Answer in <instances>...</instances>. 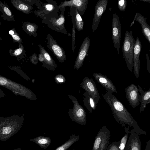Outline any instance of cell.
<instances>
[{
	"label": "cell",
	"mask_w": 150,
	"mask_h": 150,
	"mask_svg": "<svg viewBox=\"0 0 150 150\" xmlns=\"http://www.w3.org/2000/svg\"><path fill=\"white\" fill-rule=\"evenodd\" d=\"M110 136V132L106 126L99 150H106L107 146L110 143L109 140Z\"/></svg>",
	"instance_id": "d4e9b609"
},
{
	"label": "cell",
	"mask_w": 150,
	"mask_h": 150,
	"mask_svg": "<svg viewBox=\"0 0 150 150\" xmlns=\"http://www.w3.org/2000/svg\"><path fill=\"white\" fill-rule=\"evenodd\" d=\"M88 0H71L62 2L58 6V8H63L67 6L75 7L79 11V13L83 15L86 10Z\"/></svg>",
	"instance_id": "5bb4252c"
},
{
	"label": "cell",
	"mask_w": 150,
	"mask_h": 150,
	"mask_svg": "<svg viewBox=\"0 0 150 150\" xmlns=\"http://www.w3.org/2000/svg\"><path fill=\"white\" fill-rule=\"evenodd\" d=\"M126 98L129 104L133 108L138 106L140 102V95L137 86L132 83L125 89Z\"/></svg>",
	"instance_id": "ba28073f"
},
{
	"label": "cell",
	"mask_w": 150,
	"mask_h": 150,
	"mask_svg": "<svg viewBox=\"0 0 150 150\" xmlns=\"http://www.w3.org/2000/svg\"><path fill=\"white\" fill-rule=\"evenodd\" d=\"M1 25V21H0V25Z\"/></svg>",
	"instance_id": "f6af8a7d"
},
{
	"label": "cell",
	"mask_w": 150,
	"mask_h": 150,
	"mask_svg": "<svg viewBox=\"0 0 150 150\" xmlns=\"http://www.w3.org/2000/svg\"><path fill=\"white\" fill-rule=\"evenodd\" d=\"M79 139V136L72 134L64 143L57 147L55 150H66Z\"/></svg>",
	"instance_id": "484cf974"
},
{
	"label": "cell",
	"mask_w": 150,
	"mask_h": 150,
	"mask_svg": "<svg viewBox=\"0 0 150 150\" xmlns=\"http://www.w3.org/2000/svg\"><path fill=\"white\" fill-rule=\"evenodd\" d=\"M142 48L141 42L138 37H137L135 44L133 55V67L134 74L138 79L139 75L140 62L139 55Z\"/></svg>",
	"instance_id": "7c38bea8"
},
{
	"label": "cell",
	"mask_w": 150,
	"mask_h": 150,
	"mask_svg": "<svg viewBox=\"0 0 150 150\" xmlns=\"http://www.w3.org/2000/svg\"><path fill=\"white\" fill-rule=\"evenodd\" d=\"M138 91L141 93L140 112H142L146 107L147 104L150 103V88L148 91H144L139 85H138Z\"/></svg>",
	"instance_id": "ac0fdd59"
},
{
	"label": "cell",
	"mask_w": 150,
	"mask_h": 150,
	"mask_svg": "<svg viewBox=\"0 0 150 150\" xmlns=\"http://www.w3.org/2000/svg\"><path fill=\"white\" fill-rule=\"evenodd\" d=\"M124 150H130V146L128 142H127Z\"/></svg>",
	"instance_id": "ab89813d"
},
{
	"label": "cell",
	"mask_w": 150,
	"mask_h": 150,
	"mask_svg": "<svg viewBox=\"0 0 150 150\" xmlns=\"http://www.w3.org/2000/svg\"><path fill=\"white\" fill-rule=\"evenodd\" d=\"M125 134L124 136L120 140L119 146V150H124L127 142V140L129 134V127H124Z\"/></svg>",
	"instance_id": "f546056e"
},
{
	"label": "cell",
	"mask_w": 150,
	"mask_h": 150,
	"mask_svg": "<svg viewBox=\"0 0 150 150\" xmlns=\"http://www.w3.org/2000/svg\"><path fill=\"white\" fill-rule=\"evenodd\" d=\"M22 27L23 30L30 36H33L35 38L37 36L36 32L38 26L36 24L23 21Z\"/></svg>",
	"instance_id": "603a6c76"
},
{
	"label": "cell",
	"mask_w": 150,
	"mask_h": 150,
	"mask_svg": "<svg viewBox=\"0 0 150 150\" xmlns=\"http://www.w3.org/2000/svg\"><path fill=\"white\" fill-rule=\"evenodd\" d=\"M130 135L127 141L130 146V150H141V142L139 135L133 129L130 131Z\"/></svg>",
	"instance_id": "e0dca14e"
},
{
	"label": "cell",
	"mask_w": 150,
	"mask_h": 150,
	"mask_svg": "<svg viewBox=\"0 0 150 150\" xmlns=\"http://www.w3.org/2000/svg\"><path fill=\"white\" fill-rule=\"evenodd\" d=\"M103 97L111 108L113 116L118 123L123 127L127 125L129 127H132L139 135H146V132L140 128L131 114L114 95L107 91Z\"/></svg>",
	"instance_id": "6da1fadb"
},
{
	"label": "cell",
	"mask_w": 150,
	"mask_h": 150,
	"mask_svg": "<svg viewBox=\"0 0 150 150\" xmlns=\"http://www.w3.org/2000/svg\"><path fill=\"white\" fill-rule=\"evenodd\" d=\"M39 58H38V60L41 62H42V63L43 62L44 60V59L43 57V55L41 53H40L39 54Z\"/></svg>",
	"instance_id": "f35d334b"
},
{
	"label": "cell",
	"mask_w": 150,
	"mask_h": 150,
	"mask_svg": "<svg viewBox=\"0 0 150 150\" xmlns=\"http://www.w3.org/2000/svg\"><path fill=\"white\" fill-rule=\"evenodd\" d=\"M68 96L73 103L72 108L69 109L68 114L72 121L79 124L85 125L86 122V113L74 96L70 94Z\"/></svg>",
	"instance_id": "5b68a950"
},
{
	"label": "cell",
	"mask_w": 150,
	"mask_h": 150,
	"mask_svg": "<svg viewBox=\"0 0 150 150\" xmlns=\"http://www.w3.org/2000/svg\"><path fill=\"white\" fill-rule=\"evenodd\" d=\"M11 2L17 9L27 14L30 13L31 11L33 8L31 5L24 3L21 0H12Z\"/></svg>",
	"instance_id": "ffe728a7"
},
{
	"label": "cell",
	"mask_w": 150,
	"mask_h": 150,
	"mask_svg": "<svg viewBox=\"0 0 150 150\" xmlns=\"http://www.w3.org/2000/svg\"><path fill=\"white\" fill-rule=\"evenodd\" d=\"M39 47L40 53L42 54L44 59L42 66L52 71L54 70L57 67L55 62L40 44Z\"/></svg>",
	"instance_id": "9a60e30c"
},
{
	"label": "cell",
	"mask_w": 150,
	"mask_h": 150,
	"mask_svg": "<svg viewBox=\"0 0 150 150\" xmlns=\"http://www.w3.org/2000/svg\"><path fill=\"white\" fill-rule=\"evenodd\" d=\"M135 42L132 31L130 30V32L126 31L122 46V52L127 67L131 72L133 67L134 50Z\"/></svg>",
	"instance_id": "277c9868"
},
{
	"label": "cell",
	"mask_w": 150,
	"mask_h": 150,
	"mask_svg": "<svg viewBox=\"0 0 150 150\" xmlns=\"http://www.w3.org/2000/svg\"><path fill=\"white\" fill-rule=\"evenodd\" d=\"M121 31V25L118 16L116 13H114L112 15V40L114 47L117 49L118 54L120 52Z\"/></svg>",
	"instance_id": "8992f818"
},
{
	"label": "cell",
	"mask_w": 150,
	"mask_h": 150,
	"mask_svg": "<svg viewBox=\"0 0 150 150\" xmlns=\"http://www.w3.org/2000/svg\"><path fill=\"white\" fill-rule=\"evenodd\" d=\"M75 8V19L76 27V30L78 31H80L83 29L84 23L77 9Z\"/></svg>",
	"instance_id": "f1b7e54d"
},
{
	"label": "cell",
	"mask_w": 150,
	"mask_h": 150,
	"mask_svg": "<svg viewBox=\"0 0 150 150\" xmlns=\"http://www.w3.org/2000/svg\"><path fill=\"white\" fill-rule=\"evenodd\" d=\"M6 94L3 92L2 90L0 88V98L4 97Z\"/></svg>",
	"instance_id": "60d3db41"
},
{
	"label": "cell",
	"mask_w": 150,
	"mask_h": 150,
	"mask_svg": "<svg viewBox=\"0 0 150 150\" xmlns=\"http://www.w3.org/2000/svg\"><path fill=\"white\" fill-rule=\"evenodd\" d=\"M2 40V39L1 38L0 36V40Z\"/></svg>",
	"instance_id": "ee69618b"
},
{
	"label": "cell",
	"mask_w": 150,
	"mask_h": 150,
	"mask_svg": "<svg viewBox=\"0 0 150 150\" xmlns=\"http://www.w3.org/2000/svg\"><path fill=\"white\" fill-rule=\"evenodd\" d=\"M147 61V69L148 71L150 74V60L147 53L146 54Z\"/></svg>",
	"instance_id": "8d00e7d4"
},
{
	"label": "cell",
	"mask_w": 150,
	"mask_h": 150,
	"mask_svg": "<svg viewBox=\"0 0 150 150\" xmlns=\"http://www.w3.org/2000/svg\"><path fill=\"white\" fill-rule=\"evenodd\" d=\"M46 39L47 40V47L51 50L59 62L62 63L66 61L64 50L56 40L49 34L47 35Z\"/></svg>",
	"instance_id": "52a82bcc"
},
{
	"label": "cell",
	"mask_w": 150,
	"mask_h": 150,
	"mask_svg": "<svg viewBox=\"0 0 150 150\" xmlns=\"http://www.w3.org/2000/svg\"><path fill=\"white\" fill-rule=\"evenodd\" d=\"M141 1H144V2H148L149 3H150V1L149 0H140Z\"/></svg>",
	"instance_id": "b9f144b4"
},
{
	"label": "cell",
	"mask_w": 150,
	"mask_h": 150,
	"mask_svg": "<svg viewBox=\"0 0 150 150\" xmlns=\"http://www.w3.org/2000/svg\"><path fill=\"white\" fill-rule=\"evenodd\" d=\"M13 38V42H18V45L22 44V39L17 33L15 28H12L8 32Z\"/></svg>",
	"instance_id": "4dcf8cb0"
},
{
	"label": "cell",
	"mask_w": 150,
	"mask_h": 150,
	"mask_svg": "<svg viewBox=\"0 0 150 150\" xmlns=\"http://www.w3.org/2000/svg\"><path fill=\"white\" fill-rule=\"evenodd\" d=\"M0 86L9 89L16 96L20 95L30 100H36L37 99L36 96L30 90L1 75Z\"/></svg>",
	"instance_id": "3957f363"
},
{
	"label": "cell",
	"mask_w": 150,
	"mask_h": 150,
	"mask_svg": "<svg viewBox=\"0 0 150 150\" xmlns=\"http://www.w3.org/2000/svg\"><path fill=\"white\" fill-rule=\"evenodd\" d=\"M19 48L14 50L11 49H10L9 53L11 56L16 57L17 60L20 61L24 58L25 57H26V55L25 53V51L23 45L21 44L19 45Z\"/></svg>",
	"instance_id": "cb8c5ba5"
},
{
	"label": "cell",
	"mask_w": 150,
	"mask_h": 150,
	"mask_svg": "<svg viewBox=\"0 0 150 150\" xmlns=\"http://www.w3.org/2000/svg\"><path fill=\"white\" fill-rule=\"evenodd\" d=\"M83 95L84 105L89 112H93L97 106V103L94 98L87 92H85Z\"/></svg>",
	"instance_id": "d6986e66"
},
{
	"label": "cell",
	"mask_w": 150,
	"mask_h": 150,
	"mask_svg": "<svg viewBox=\"0 0 150 150\" xmlns=\"http://www.w3.org/2000/svg\"><path fill=\"white\" fill-rule=\"evenodd\" d=\"M90 44V39L87 36L84 40L79 50L74 69L78 70L82 66L85 57L88 54Z\"/></svg>",
	"instance_id": "30bf717a"
},
{
	"label": "cell",
	"mask_w": 150,
	"mask_h": 150,
	"mask_svg": "<svg viewBox=\"0 0 150 150\" xmlns=\"http://www.w3.org/2000/svg\"><path fill=\"white\" fill-rule=\"evenodd\" d=\"M75 15L72 14V51L74 53V50L76 48L75 46V42L76 40L75 38V27L76 26L75 21Z\"/></svg>",
	"instance_id": "1f68e13d"
},
{
	"label": "cell",
	"mask_w": 150,
	"mask_h": 150,
	"mask_svg": "<svg viewBox=\"0 0 150 150\" xmlns=\"http://www.w3.org/2000/svg\"><path fill=\"white\" fill-rule=\"evenodd\" d=\"M30 62L33 64L36 65L38 62V58L37 55L35 54H33L29 57Z\"/></svg>",
	"instance_id": "d590c367"
},
{
	"label": "cell",
	"mask_w": 150,
	"mask_h": 150,
	"mask_svg": "<svg viewBox=\"0 0 150 150\" xmlns=\"http://www.w3.org/2000/svg\"><path fill=\"white\" fill-rule=\"evenodd\" d=\"M4 4L0 1V11L3 15L1 16L3 18L4 20H7L8 21H15L14 15L10 9L9 6L5 2Z\"/></svg>",
	"instance_id": "44dd1931"
},
{
	"label": "cell",
	"mask_w": 150,
	"mask_h": 150,
	"mask_svg": "<svg viewBox=\"0 0 150 150\" xmlns=\"http://www.w3.org/2000/svg\"><path fill=\"white\" fill-rule=\"evenodd\" d=\"M22 150V148H20V147H19V148H18L17 149H13V150Z\"/></svg>",
	"instance_id": "7bdbcfd3"
},
{
	"label": "cell",
	"mask_w": 150,
	"mask_h": 150,
	"mask_svg": "<svg viewBox=\"0 0 150 150\" xmlns=\"http://www.w3.org/2000/svg\"><path fill=\"white\" fill-rule=\"evenodd\" d=\"M135 20L140 24L142 28V32L145 37L150 43V27L146 23V18H145L139 13L137 12L134 18Z\"/></svg>",
	"instance_id": "2e32d148"
},
{
	"label": "cell",
	"mask_w": 150,
	"mask_h": 150,
	"mask_svg": "<svg viewBox=\"0 0 150 150\" xmlns=\"http://www.w3.org/2000/svg\"><path fill=\"white\" fill-rule=\"evenodd\" d=\"M93 76L95 79L105 88L108 92L117 93L115 86L106 76L100 73H94Z\"/></svg>",
	"instance_id": "4fadbf2b"
},
{
	"label": "cell",
	"mask_w": 150,
	"mask_h": 150,
	"mask_svg": "<svg viewBox=\"0 0 150 150\" xmlns=\"http://www.w3.org/2000/svg\"><path fill=\"white\" fill-rule=\"evenodd\" d=\"M105 127L106 126L104 125L100 129L95 137L92 150H99Z\"/></svg>",
	"instance_id": "83f0119b"
},
{
	"label": "cell",
	"mask_w": 150,
	"mask_h": 150,
	"mask_svg": "<svg viewBox=\"0 0 150 150\" xmlns=\"http://www.w3.org/2000/svg\"><path fill=\"white\" fill-rule=\"evenodd\" d=\"M43 149L47 148L51 143V140L50 137L40 136L30 139Z\"/></svg>",
	"instance_id": "7402d4cb"
},
{
	"label": "cell",
	"mask_w": 150,
	"mask_h": 150,
	"mask_svg": "<svg viewBox=\"0 0 150 150\" xmlns=\"http://www.w3.org/2000/svg\"><path fill=\"white\" fill-rule=\"evenodd\" d=\"M80 85L83 89L91 95L97 103L100 99V97L94 81L91 78L85 77Z\"/></svg>",
	"instance_id": "8fae6325"
},
{
	"label": "cell",
	"mask_w": 150,
	"mask_h": 150,
	"mask_svg": "<svg viewBox=\"0 0 150 150\" xmlns=\"http://www.w3.org/2000/svg\"><path fill=\"white\" fill-rule=\"evenodd\" d=\"M108 2V0H100L96 4L95 7V13L92 25L93 32L97 29L101 17L106 9Z\"/></svg>",
	"instance_id": "9c48e42d"
},
{
	"label": "cell",
	"mask_w": 150,
	"mask_h": 150,
	"mask_svg": "<svg viewBox=\"0 0 150 150\" xmlns=\"http://www.w3.org/2000/svg\"><path fill=\"white\" fill-rule=\"evenodd\" d=\"M118 8L122 12L124 11L126 9L127 1L126 0H118Z\"/></svg>",
	"instance_id": "836d02e7"
},
{
	"label": "cell",
	"mask_w": 150,
	"mask_h": 150,
	"mask_svg": "<svg viewBox=\"0 0 150 150\" xmlns=\"http://www.w3.org/2000/svg\"><path fill=\"white\" fill-rule=\"evenodd\" d=\"M54 80L58 84L64 83L66 81L64 77L61 74L56 76L54 77Z\"/></svg>",
	"instance_id": "e575fe53"
},
{
	"label": "cell",
	"mask_w": 150,
	"mask_h": 150,
	"mask_svg": "<svg viewBox=\"0 0 150 150\" xmlns=\"http://www.w3.org/2000/svg\"><path fill=\"white\" fill-rule=\"evenodd\" d=\"M52 23L53 26L58 30H66L64 27L65 18L64 15L61 14L57 19L52 18Z\"/></svg>",
	"instance_id": "4316f807"
},
{
	"label": "cell",
	"mask_w": 150,
	"mask_h": 150,
	"mask_svg": "<svg viewBox=\"0 0 150 150\" xmlns=\"http://www.w3.org/2000/svg\"><path fill=\"white\" fill-rule=\"evenodd\" d=\"M24 115L0 117V141H6L19 131L24 122Z\"/></svg>",
	"instance_id": "7a4b0ae2"
},
{
	"label": "cell",
	"mask_w": 150,
	"mask_h": 150,
	"mask_svg": "<svg viewBox=\"0 0 150 150\" xmlns=\"http://www.w3.org/2000/svg\"><path fill=\"white\" fill-rule=\"evenodd\" d=\"M45 8L47 11H51L53 9L54 7L51 4H47L45 5Z\"/></svg>",
	"instance_id": "74e56055"
},
{
	"label": "cell",
	"mask_w": 150,
	"mask_h": 150,
	"mask_svg": "<svg viewBox=\"0 0 150 150\" xmlns=\"http://www.w3.org/2000/svg\"><path fill=\"white\" fill-rule=\"evenodd\" d=\"M120 142V140L109 144L107 146L106 150H119V146Z\"/></svg>",
	"instance_id": "d6a6232c"
}]
</instances>
